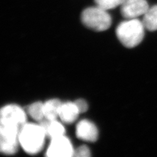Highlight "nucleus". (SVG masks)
Returning <instances> with one entry per match:
<instances>
[{
  "label": "nucleus",
  "instance_id": "nucleus-1",
  "mask_svg": "<svg viewBox=\"0 0 157 157\" xmlns=\"http://www.w3.org/2000/svg\"><path fill=\"white\" fill-rule=\"evenodd\" d=\"M46 136L45 130L39 124L26 123L20 131L19 143L26 153L35 155L42 150Z\"/></svg>",
  "mask_w": 157,
  "mask_h": 157
},
{
  "label": "nucleus",
  "instance_id": "nucleus-2",
  "mask_svg": "<svg viewBox=\"0 0 157 157\" xmlns=\"http://www.w3.org/2000/svg\"><path fill=\"white\" fill-rule=\"evenodd\" d=\"M145 29L143 22L136 18H130L118 25L116 34L117 38L124 47L133 48L143 41Z\"/></svg>",
  "mask_w": 157,
  "mask_h": 157
},
{
  "label": "nucleus",
  "instance_id": "nucleus-3",
  "mask_svg": "<svg viewBox=\"0 0 157 157\" xmlns=\"http://www.w3.org/2000/svg\"><path fill=\"white\" fill-rule=\"evenodd\" d=\"M81 21L87 28L98 32L105 31L111 25V17L106 10L99 7H88L82 11Z\"/></svg>",
  "mask_w": 157,
  "mask_h": 157
},
{
  "label": "nucleus",
  "instance_id": "nucleus-4",
  "mask_svg": "<svg viewBox=\"0 0 157 157\" xmlns=\"http://www.w3.org/2000/svg\"><path fill=\"white\" fill-rule=\"evenodd\" d=\"M20 128L6 124H0V150L6 155H13L18 150Z\"/></svg>",
  "mask_w": 157,
  "mask_h": 157
},
{
  "label": "nucleus",
  "instance_id": "nucleus-5",
  "mask_svg": "<svg viewBox=\"0 0 157 157\" xmlns=\"http://www.w3.org/2000/svg\"><path fill=\"white\" fill-rule=\"evenodd\" d=\"M0 124L15 126L21 129L26 123V112L15 104L5 105L0 111Z\"/></svg>",
  "mask_w": 157,
  "mask_h": 157
},
{
  "label": "nucleus",
  "instance_id": "nucleus-6",
  "mask_svg": "<svg viewBox=\"0 0 157 157\" xmlns=\"http://www.w3.org/2000/svg\"><path fill=\"white\" fill-rule=\"evenodd\" d=\"M71 141L65 136L51 139L46 152L48 157H70L74 153Z\"/></svg>",
  "mask_w": 157,
  "mask_h": 157
},
{
  "label": "nucleus",
  "instance_id": "nucleus-7",
  "mask_svg": "<svg viewBox=\"0 0 157 157\" xmlns=\"http://www.w3.org/2000/svg\"><path fill=\"white\" fill-rule=\"evenodd\" d=\"M149 8L146 0H124L121 6V12L126 18H136L144 15Z\"/></svg>",
  "mask_w": 157,
  "mask_h": 157
},
{
  "label": "nucleus",
  "instance_id": "nucleus-8",
  "mask_svg": "<svg viewBox=\"0 0 157 157\" xmlns=\"http://www.w3.org/2000/svg\"><path fill=\"white\" fill-rule=\"evenodd\" d=\"M76 136L78 139L94 142L98 140V130L96 125L88 120H82L77 124Z\"/></svg>",
  "mask_w": 157,
  "mask_h": 157
},
{
  "label": "nucleus",
  "instance_id": "nucleus-9",
  "mask_svg": "<svg viewBox=\"0 0 157 157\" xmlns=\"http://www.w3.org/2000/svg\"><path fill=\"white\" fill-rule=\"evenodd\" d=\"M45 130L47 136L51 140L56 138L58 137L64 136L65 128L60 122L56 120H48L47 119H43L39 123Z\"/></svg>",
  "mask_w": 157,
  "mask_h": 157
},
{
  "label": "nucleus",
  "instance_id": "nucleus-10",
  "mask_svg": "<svg viewBox=\"0 0 157 157\" xmlns=\"http://www.w3.org/2000/svg\"><path fill=\"white\" fill-rule=\"evenodd\" d=\"M80 112L75 102H66L62 104L59 117L63 122L71 124L76 121Z\"/></svg>",
  "mask_w": 157,
  "mask_h": 157
},
{
  "label": "nucleus",
  "instance_id": "nucleus-11",
  "mask_svg": "<svg viewBox=\"0 0 157 157\" xmlns=\"http://www.w3.org/2000/svg\"><path fill=\"white\" fill-rule=\"evenodd\" d=\"M62 103L58 99H51L44 103V115L45 119L56 120L59 117L60 107Z\"/></svg>",
  "mask_w": 157,
  "mask_h": 157
},
{
  "label": "nucleus",
  "instance_id": "nucleus-12",
  "mask_svg": "<svg viewBox=\"0 0 157 157\" xmlns=\"http://www.w3.org/2000/svg\"><path fill=\"white\" fill-rule=\"evenodd\" d=\"M142 22L145 29L149 31L157 30V6L149 8L144 14Z\"/></svg>",
  "mask_w": 157,
  "mask_h": 157
},
{
  "label": "nucleus",
  "instance_id": "nucleus-13",
  "mask_svg": "<svg viewBox=\"0 0 157 157\" xmlns=\"http://www.w3.org/2000/svg\"><path fill=\"white\" fill-rule=\"evenodd\" d=\"M28 114L34 120L41 121L44 118V104L41 101L34 102L28 108Z\"/></svg>",
  "mask_w": 157,
  "mask_h": 157
},
{
  "label": "nucleus",
  "instance_id": "nucleus-14",
  "mask_svg": "<svg viewBox=\"0 0 157 157\" xmlns=\"http://www.w3.org/2000/svg\"><path fill=\"white\" fill-rule=\"evenodd\" d=\"M124 0H94L96 6L106 11L121 6Z\"/></svg>",
  "mask_w": 157,
  "mask_h": 157
},
{
  "label": "nucleus",
  "instance_id": "nucleus-15",
  "mask_svg": "<svg viewBox=\"0 0 157 157\" xmlns=\"http://www.w3.org/2000/svg\"><path fill=\"white\" fill-rule=\"evenodd\" d=\"M90 156V149L85 145H82L78 147L74 151L73 156L77 157H88Z\"/></svg>",
  "mask_w": 157,
  "mask_h": 157
},
{
  "label": "nucleus",
  "instance_id": "nucleus-16",
  "mask_svg": "<svg viewBox=\"0 0 157 157\" xmlns=\"http://www.w3.org/2000/svg\"><path fill=\"white\" fill-rule=\"evenodd\" d=\"M76 105L77 106L78 110H79L80 113H84L86 112L88 109V104L86 102L85 100H77L75 101Z\"/></svg>",
  "mask_w": 157,
  "mask_h": 157
}]
</instances>
